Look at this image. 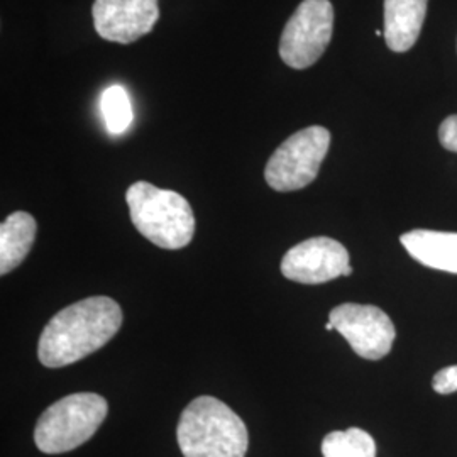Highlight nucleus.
I'll return each instance as SVG.
<instances>
[{"label":"nucleus","mask_w":457,"mask_h":457,"mask_svg":"<svg viewBox=\"0 0 457 457\" xmlns=\"http://www.w3.org/2000/svg\"><path fill=\"white\" fill-rule=\"evenodd\" d=\"M122 326V309L109 296H90L58 312L37 344V358L46 368H65L94 354Z\"/></svg>","instance_id":"obj_1"},{"label":"nucleus","mask_w":457,"mask_h":457,"mask_svg":"<svg viewBox=\"0 0 457 457\" xmlns=\"http://www.w3.org/2000/svg\"><path fill=\"white\" fill-rule=\"evenodd\" d=\"M177 439L185 457H245L249 447L243 419L213 396H198L183 410Z\"/></svg>","instance_id":"obj_2"},{"label":"nucleus","mask_w":457,"mask_h":457,"mask_svg":"<svg viewBox=\"0 0 457 457\" xmlns=\"http://www.w3.org/2000/svg\"><path fill=\"white\" fill-rule=\"evenodd\" d=\"M132 224L147 241L162 249H181L192 243L195 215L185 196L136 181L126 192Z\"/></svg>","instance_id":"obj_3"},{"label":"nucleus","mask_w":457,"mask_h":457,"mask_svg":"<svg viewBox=\"0 0 457 457\" xmlns=\"http://www.w3.org/2000/svg\"><path fill=\"white\" fill-rule=\"evenodd\" d=\"M109 411L97 393H73L43 411L34 428V442L45 454L70 453L90 441Z\"/></svg>","instance_id":"obj_4"},{"label":"nucleus","mask_w":457,"mask_h":457,"mask_svg":"<svg viewBox=\"0 0 457 457\" xmlns=\"http://www.w3.org/2000/svg\"><path fill=\"white\" fill-rule=\"evenodd\" d=\"M330 146V132L311 126L292 134L264 168L266 183L277 192H296L317 179Z\"/></svg>","instance_id":"obj_5"},{"label":"nucleus","mask_w":457,"mask_h":457,"mask_svg":"<svg viewBox=\"0 0 457 457\" xmlns=\"http://www.w3.org/2000/svg\"><path fill=\"white\" fill-rule=\"evenodd\" d=\"M332 34L334 7L330 0H303L281 33L279 56L295 70H307L322 58Z\"/></svg>","instance_id":"obj_6"},{"label":"nucleus","mask_w":457,"mask_h":457,"mask_svg":"<svg viewBox=\"0 0 457 457\" xmlns=\"http://www.w3.org/2000/svg\"><path fill=\"white\" fill-rule=\"evenodd\" d=\"M328 322L364 360H383L392 351L396 330L388 313L375 305L343 303L328 313Z\"/></svg>","instance_id":"obj_7"},{"label":"nucleus","mask_w":457,"mask_h":457,"mask_svg":"<svg viewBox=\"0 0 457 457\" xmlns=\"http://www.w3.org/2000/svg\"><path fill=\"white\" fill-rule=\"evenodd\" d=\"M283 277L302 285H322L353 275L349 253L332 237H311L294 245L281 260Z\"/></svg>","instance_id":"obj_8"},{"label":"nucleus","mask_w":457,"mask_h":457,"mask_svg":"<svg viewBox=\"0 0 457 457\" xmlns=\"http://www.w3.org/2000/svg\"><path fill=\"white\" fill-rule=\"evenodd\" d=\"M92 17L102 39L131 45L153 31L160 5L158 0H96Z\"/></svg>","instance_id":"obj_9"},{"label":"nucleus","mask_w":457,"mask_h":457,"mask_svg":"<svg viewBox=\"0 0 457 457\" xmlns=\"http://www.w3.org/2000/svg\"><path fill=\"white\" fill-rule=\"evenodd\" d=\"M400 243L415 262L457 275V232L413 228L400 237Z\"/></svg>","instance_id":"obj_10"},{"label":"nucleus","mask_w":457,"mask_h":457,"mask_svg":"<svg viewBox=\"0 0 457 457\" xmlns=\"http://www.w3.org/2000/svg\"><path fill=\"white\" fill-rule=\"evenodd\" d=\"M428 0H385V41L395 53L413 48L424 26Z\"/></svg>","instance_id":"obj_11"},{"label":"nucleus","mask_w":457,"mask_h":457,"mask_svg":"<svg viewBox=\"0 0 457 457\" xmlns=\"http://www.w3.org/2000/svg\"><path fill=\"white\" fill-rule=\"evenodd\" d=\"M36 220L28 212L11 213L0 226V275L16 270L31 253L36 239Z\"/></svg>","instance_id":"obj_12"},{"label":"nucleus","mask_w":457,"mask_h":457,"mask_svg":"<svg viewBox=\"0 0 457 457\" xmlns=\"http://www.w3.org/2000/svg\"><path fill=\"white\" fill-rule=\"evenodd\" d=\"M324 457H376V442L366 430L351 427L327 434L322 441Z\"/></svg>","instance_id":"obj_13"},{"label":"nucleus","mask_w":457,"mask_h":457,"mask_svg":"<svg viewBox=\"0 0 457 457\" xmlns=\"http://www.w3.org/2000/svg\"><path fill=\"white\" fill-rule=\"evenodd\" d=\"M100 111L105 120V128L111 134H122L129 129L132 122V107L124 87H109L100 98Z\"/></svg>","instance_id":"obj_14"},{"label":"nucleus","mask_w":457,"mask_h":457,"mask_svg":"<svg viewBox=\"0 0 457 457\" xmlns=\"http://www.w3.org/2000/svg\"><path fill=\"white\" fill-rule=\"evenodd\" d=\"M432 388L439 395L457 392V364L442 368L441 371H437L432 379Z\"/></svg>","instance_id":"obj_15"},{"label":"nucleus","mask_w":457,"mask_h":457,"mask_svg":"<svg viewBox=\"0 0 457 457\" xmlns=\"http://www.w3.org/2000/svg\"><path fill=\"white\" fill-rule=\"evenodd\" d=\"M439 141L444 149L457 153V114L449 115L442 120L439 128Z\"/></svg>","instance_id":"obj_16"},{"label":"nucleus","mask_w":457,"mask_h":457,"mask_svg":"<svg viewBox=\"0 0 457 457\" xmlns=\"http://www.w3.org/2000/svg\"><path fill=\"white\" fill-rule=\"evenodd\" d=\"M326 330H334V326L328 322V324L326 326Z\"/></svg>","instance_id":"obj_17"}]
</instances>
